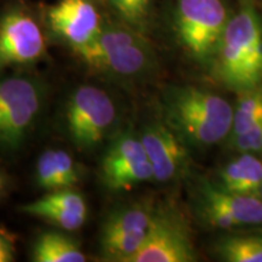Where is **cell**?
Here are the masks:
<instances>
[{"mask_svg":"<svg viewBox=\"0 0 262 262\" xmlns=\"http://www.w3.org/2000/svg\"><path fill=\"white\" fill-rule=\"evenodd\" d=\"M163 120L188 147L206 148L227 140L233 125V106L208 89L182 85L163 94Z\"/></svg>","mask_w":262,"mask_h":262,"instance_id":"1","label":"cell"},{"mask_svg":"<svg viewBox=\"0 0 262 262\" xmlns=\"http://www.w3.org/2000/svg\"><path fill=\"white\" fill-rule=\"evenodd\" d=\"M91 70L122 83H139L155 74L158 60L147 35L119 19H103L97 38L78 52Z\"/></svg>","mask_w":262,"mask_h":262,"instance_id":"2","label":"cell"},{"mask_svg":"<svg viewBox=\"0 0 262 262\" xmlns=\"http://www.w3.org/2000/svg\"><path fill=\"white\" fill-rule=\"evenodd\" d=\"M210 66L216 79L237 93L262 84V26L254 6L229 18Z\"/></svg>","mask_w":262,"mask_h":262,"instance_id":"3","label":"cell"},{"mask_svg":"<svg viewBox=\"0 0 262 262\" xmlns=\"http://www.w3.org/2000/svg\"><path fill=\"white\" fill-rule=\"evenodd\" d=\"M228 21L222 0H176V39L186 54L198 63L211 64Z\"/></svg>","mask_w":262,"mask_h":262,"instance_id":"4","label":"cell"},{"mask_svg":"<svg viewBox=\"0 0 262 262\" xmlns=\"http://www.w3.org/2000/svg\"><path fill=\"white\" fill-rule=\"evenodd\" d=\"M44 85L28 75L0 78V148L18 149L40 116Z\"/></svg>","mask_w":262,"mask_h":262,"instance_id":"5","label":"cell"},{"mask_svg":"<svg viewBox=\"0 0 262 262\" xmlns=\"http://www.w3.org/2000/svg\"><path fill=\"white\" fill-rule=\"evenodd\" d=\"M118 110L112 97L94 85H81L71 94L66 106V129L80 149H91L116 130Z\"/></svg>","mask_w":262,"mask_h":262,"instance_id":"6","label":"cell"},{"mask_svg":"<svg viewBox=\"0 0 262 262\" xmlns=\"http://www.w3.org/2000/svg\"><path fill=\"white\" fill-rule=\"evenodd\" d=\"M196 251L191 226L173 204L156 205L148 234L133 262H193Z\"/></svg>","mask_w":262,"mask_h":262,"instance_id":"7","label":"cell"},{"mask_svg":"<svg viewBox=\"0 0 262 262\" xmlns=\"http://www.w3.org/2000/svg\"><path fill=\"white\" fill-rule=\"evenodd\" d=\"M156 204L150 201L127 203L107 216L100 237L103 261L133 262L148 234Z\"/></svg>","mask_w":262,"mask_h":262,"instance_id":"8","label":"cell"},{"mask_svg":"<svg viewBox=\"0 0 262 262\" xmlns=\"http://www.w3.org/2000/svg\"><path fill=\"white\" fill-rule=\"evenodd\" d=\"M195 210L203 224L211 228L262 225L261 196L227 192L206 180L196 186Z\"/></svg>","mask_w":262,"mask_h":262,"instance_id":"9","label":"cell"},{"mask_svg":"<svg viewBox=\"0 0 262 262\" xmlns=\"http://www.w3.org/2000/svg\"><path fill=\"white\" fill-rule=\"evenodd\" d=\"M47 54V42L34 18L12 9L0 18V72L37 63Z\"/></svg>","mask_w":262,"mask_h":262,"instance_id":"10","label":"cell"},{"mask_svg":"<svg viewBox=\"0 0 262 262\" xmlns=\"http://www.w3.org/2000/svg\"><path fill=\"white\" fill-rule=\"evenodd\" d=\"M140 139L155 171V181L175 182L187 175L191 166L188 146L164 120L146 125Z\"/></svg>","mask_w":262,"mask_h":262,"instance_id":"11","label":"cell"},{"mask_svg":"<svg viewBox=\"0 0 262 262\" xmlns=\"http://www.w3.org/2000/svg\"><path fill=\"white\" fill-rule=\"evenodd\" d=\"M51 32L75 54L93 42L103 19L93 0H58L48 11Z\"/></svg>","mask_w":262,"mask_h":262,"instance_id":"12","label":"cell"},{"mask_svg":"<svg viewBox=\"0 0 262 262\" xmlns=\"http://www.w3.org/2000/svg\"><path fill=\"white\" fill-rule=\"evenodd\" d=\"M19 210L66 232L78 231L88 220L86 199L74 188L47 192L37 201L22 205Z\"/></svg>","mask_w":262,"mask_h":262,"instance_id":"13","label":"cell"},{"mask_svg":"<svg viewBox=\"0 0 262 262\" xmlns=\"http://www.w3.org/2000/svg\"><path fill=\"white\" fill-rule=\"evenodd\" d=\"M81 175L77 163L63 149H48L39 157L35 182L45 192L74 188Z\"/></svg>","mask_w":262,"mask_h":262,"instance_id":"14","label":"cell"},{"mask_svg":"<svg viewBox=\"0 0 262 262\" xmlns=\"http://www.w3.org/2000/svg\"><path fill=\"white\" fill-rule=\"evenodd\" d=\"M214 183L227 192L260 196L262 160L253 153H241L219 170Z\"/></svg>","mask_w":262,"mask_h":262,"instance_id":"15","label":"cell"},{"mask_svg":"<svg viewBox=\"0 0 262 262\" xmlns=\"http://www.w3.org/2000/svg\"><path fill=\"white\" fill-rule=\"evenodd\" d=\"M32 261L35 262H84L86 256L80 245L63 232L49 231L38 237L32 248Z\"/></svg>","mask_w":262,"mask_h":262,"instance_id":"16","label":"cell"},{"mask_svg":"<svg viewBox=\"0 0 262 262\" xmlns=\"http://www.w3.org/2000/svg\"><path fill=\"white\" fill-rule=\"evenodd\" d=\"M216 256L226 262H262V234L232 233L214 245Z\"/></svg>","mask_w":262,"mask_h":262,"instance_id":"17","label":"cell"},{"mask_svg":"<svg viewBox=\"0 0 262 262\" xmlns=\"http://www.w3.org/2000/svg\"><path fill=\"white\" fill-rule=\"evenodd\" d=\"M148 160L146 155L145 147L140 135L135 133L120 134L116 140L111 143L106 155L101 164V172L113 170L129 164Z\"/></svg>","mask_w":262,"mask_h":262,"instance_id":"18","label":"cell"},{"mask_svg":"<svg viewBox=\"0 0 262 262\" xmlns=\"http://www.w3.org/2000/svg\"><path fill=\"white\" fill-rule=\"evenodd\" d=\"M238 94L237 103L233 107V125L229 137L244 133L262 119V84Z\"/></svg>","mask_w":262,"mask_h":262,"instance_id":"19","label":"cell"},{"mask_svg":"<svg viewBox=\"0 0 262 262\" xmlns=\"http://www.w3.org/2000/svg\"><path fill=\"white\" fill-rule=\"evenodd\" d=\"M103 185L112 192L126 191L145 182L155 181V171L149 160L129 164L101 172Z\"/></svg>","mask_w":262,"mask_h":262,"instance_id":"20","label":"cell"},{"mask_svg":"<svg viewBox=\"0 0 262 262\" xmlns=\"http://www.w3.org/2000/svg\"><path fill=\"white\" fill-rule=\"evenodd\" d=\"M116 17L147 35L153 0H104Z\"/></svg>","mask_w":262,"mask_h":262,"instance_id":"21","label":"cell"},{"mask_svg":"<svg viewBox=\"0 0 262 262\" xmlns=\"http://www.w3.org/2000/svg\"><path fill=\"white\" fill-rule=\"evenodd\" d=\"M229 146L238 153H262V119L250 129L228 139Z\"/></svg>","mask_w":262,"mask_h":262,"instance_id":"22","label":"cell"},{"mask_svg":"<svg viewBox=\"0 0 262 262\" xmlns=\"http://www.w3.org/2000/svg\"><path fill=\"white\" fill-rule=\"evenodd\" d=\"M16 254V237L6 228L0 227V262L15 261Z\"/></svg>","mask_w":262,"mask_h":262,"instance_id":"23","label":"cell"},{"mask_svg":"<svg viewBox=\"0 0 262 262\" xmlns=\"http://www.w3.org/2000/svg\"><path fill=\"white\" fill-rule=\"evenodd\" d=\"M6 188V180L2 172H0V198L4 194Z\"/></svg>","mask_w":262,"mask_h":262,"instance_id":"24","label":"cell"},{"mask_svg":"<svg viewBox=\"0 0 262 262\" xmlns=\"http://www.w3.org/2000/svg\"><path fill=\"white\" fill-rule=\"evenodd\" d=\"M260 196H261V199H262V186H261V191H260Z\"/></svg>","mask_w":262,"mask_h":262,"instance_id":"25","label":"cell"}]
</instances>
